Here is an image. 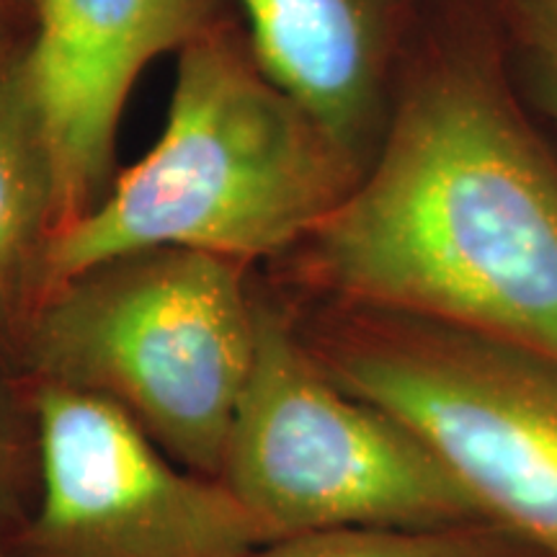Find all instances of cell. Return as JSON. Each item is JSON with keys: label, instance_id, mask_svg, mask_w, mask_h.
Masks as SVG:
<instances>
[{"label": "cell", "instance_id": "cell-2", "mask_svg": "<svg viewBox=\"0 0 557 557\" xmlns=\"http://www.w3.org/2000/svg\"><path fill=\"white\" fill-rule=\"evenodd\" d=\"M169 116L145 158L54 235L45 299L103 261L189 248L248 263L308 243L364 165L214 21L184 45Z\"/></svg>", "mask_w": 557, "mask_h": 557}, {"label": "cell", "instance_id": "cell-11", "mask_svg": "<svg viewBox=\"0 0 557 557\" xmlns=\"http://www.w3.org/2000/svg\"><path fill=\"white\" fill-rule=\"evenodd\" d=\"M16 436H13L11 418L0 400V527L11 517L13 498H16Z\"/></svg>", "mask_w": 557, "mask_h": 557}, {"label": "cell", "instance_id": "cell-7", "mask_svg": "<svg viewBox=\"0 0 557 557\" xmlns=\"http://www.w3.org/2000/svg\"><path fill=\"white\" fill-rule=\"evenodd\" d=\"M32 3L21 70L50 145L62 230L114 181L116 132L137 75L220 21L218 0Z\"/></svg>", "mask_w": 557, "mask_h": 557}, {"label": "cell", "instance_id": "cell-13", "mask_svg": "<svg viewBox=\"0 0 557 557\" xmlns=\"http://www.w3.org/2000/svg\"><path fill=\"white\" fill-rule=\"evenodd\" d=\"M534 3H537L542 32H545V39H549L545 50L557 58V0H534Z\"/></svg>", "mask_w": 557, "mask_h": 557}, {"label": "cell", "instance_id": "cell-8", "mask_svg": "<svg viewBox=\"0 0 557 557\" xmlns=\"http://www.w3.org/2000/svg\"><path fill=\"white\" fill-rule=\"evenodd\" d=\"M263 73L367 169L385 132L400 0H235Z\"/></svg>", "mask_w": 557, "mask_h": 557}, {"label": "cell", "instance_id": "cell-1", "mask_svg": "<svg viewBox=\"0 0 557 557\" xmlns=\"http://www.w3.org/2000/svg\"><path fill=\"white\" fill-rule=\"evenodd\" d=\"M308 243L318 276L354 302L557 359V169L475 60L408 83Z\"/></svg>", "mask_w": 557, "mask_h": 557}, {"label": "cell", "instance_id": "cell-12", "mask_svg": "<svg viewBox=\"0 0 557 557\" xmlns=\"http://www.w3.org/2000/svg\"><path fill=\"white\" fill-rule=\"evenodd\" d=\"M534 83H537V96L542 109L547 111L549 120L557 127V58L553 52L542 50L537 58V70H534Z\"/></svg>", "mask_w": 557, "mask_h": 557}, {"label": "cell", "instance_id": "cell-10", "mask_svg": "<svg viewBox=\"0 0 557 557\" xmlns=\"http://www.w3.org/2000/svg\"><path fill=\"white\" fill-rule=\"evenodd\" d=\"M248 557H504V553L462 529H329L274 540Z\"/></svg>", "mask_w": 557, "mask_h": 557}, {"label": "cell", "instance_id": "cell-6", "mask_svg": "<svg viewBox=\"0 0 557 557\" xmlns=\"http://www.w3.org/2000/svg\"><path fill=\"white\" fill-rule=\"evenodd\" d=\"M34 413L32 557H248L271 542L222 480L178 465L114 403L39 382Z\"/></svg>", "mask_w": 557, "mask_h": 557}, {"label": "cell", "instance_id": "cell-9", "mask_svg": "<svg viewBox=\"0 0 557 557\" xmlns=\"http://www.w3.org/2000/svg\"><path fill=\"white\" fill-rule=\"evenodd\" d=\"M60 230L58 181L21 47L0 45V354H24Z\"/></svg>", "mask_w": 557, "mask_h": 557}, {"label": "cell", "instance_id": "cell-3", "mask_svg": "<svg viewBox=\"0 0 557 557\" xmlns=\"http://www.w3.org/2000/svg\"><path fill=\"white\" fill-rule=\"evenodd\" d=\"M243 267L189 248L103 261L41 299L21 361L114 403L178 465L220 480L256 354Z\"/></svg>", "mask_w": 557, "mask_h": 557}, {"label": "cell", "instance_id": "cell-5", "mask_svg": "<svg viewBox=\"0 0 557 557\" xmlns=\"http://www.w3.org/2000/svg\"><path fill=\"white\" fill-rule=\"evenodd\" d=\"M329 372L398 418L465 487L480 517L557 557V359L410 318L351 341Z\"/></svg>", "mask_w": 557, "mask_h": 557}, {"label": "cell", "instance_id": "cell-4", "mask_svg": "<svg viewBox=\"0 0 557 557\" xmlns=\"http://www.w3.org/2000/svg\"><path fill=\"white\" fill-rule=\"evenodd\" d=\"M220 480L271 542L329 529L442 532L483 519L413 431L338 385L261 302Z\"/></svg>", "mask_w": 557, "mask_h": 557}, {"label": "cell", "instance_id": "cell-14", "mask_svg": "<svg viewBox=\"0 0 557 557\" xmlns=\"http://www.w3.org/2000/svg\"><path fill=\"white\" fill-rule=\"evenodd\" d=\"M0 557H5V555H3V553H0Z\"/></svg>", "mask_w": 557, "mask_h": 557}]
</instances>
